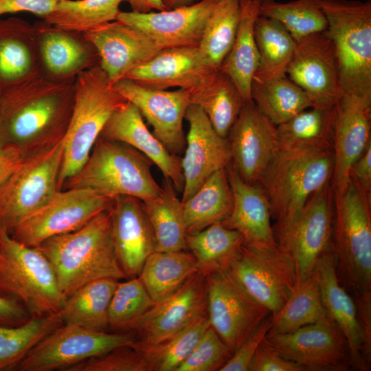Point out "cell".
Returning a JSON list of instances; mask_svg holds the SVG:
<instances>
[{
	"label": "cell",
	"mask_w": 371,
	"mask_h": 371,
	"mask_svg": "<svg viewBox=\"0 0 371 371\" xmlns=\"http://www.w3.org/2000/svg\"><path fill=\"white\" fill-rule=\"evenodd\" d=\"M154 304L138 277L118 281L109 306V327L124 332L130 323L146 313Z\"/></svg>",
	"instance_id": "47"
},
{
	"label": "cell",
	"mask_w": 371,
	"mask_h": 371,
	"mask_svg": "<svg viewBox=\"0 0 371 371\" xmlns=\"http://www.w3.org/2000/svg\"><path fill=\"white\" fill-rule=\"evenodd\" d=\"M41 75L56 82H74L77 76L99 65L93 45L83 33L57 27L43 20L34 24Z\"/></svg>",
	"instance_id": "24"
},
{
	"label": "cell",
	"mask_w": 371,
	"mask_h": 371,
	"mask_svg": "<svg viewBox=\"0 0 371 371\" xmlns=\"http://www.w3.org/2000/svg\"><path fill=\"white\" fill-rule=\"evenodd\" d=\"M182 203L187 234L225 220L233 207L226 169L212 174L190 198Z\"/></svg>",
	"instance_id": "35"
},
{
	"label": "cell",
	"mask_w": 371,
	"mask_h": 371,
	"mask_svg": "<svg viewBox=\"0 0 371 371\" xmlns=\"http://www.w3.org/2000/svg\"><path fill=\"white\" fill-rule=\"evenodd\" d=\"M196 0H162L166 10L187 5L195 2Z\"/></svg>",
	"instance_id": "57"
},
{
	"label": "cell",
	"mask_w": 371,
	"mask_h": 371,
	"mask_svg": "<svg viewBox=\"0 0 371 371\" xmlns=\"http://www.w3.org/2000/svg\"><path fill=\"white\" fill-rule=\"evenodd\" d=\"M137 341L133 331L110 333L63 324L36 345L19 364V371H64L89 358Z\"/></svg>",
	"instance_id": "12"
},
{
	"label": "cell",
	"mask_w": 371,
	"mask_h": 371,
	"mask_svg": "<svg viewBox=\"0 0 371 371\" xmlns=\"http://www.w3.org/2000/svg\"><path fill=\"white\" fill-rule=\"evenodd\" d=\"M0 293L18 299L32 317L58 313L67 297L46 257L0 227Z\"/></svg>",
	"instance_id": "7"
},
{
	"label": "cell",
	"mask_w": 371,
	"mask_h": 371,
	"mask_svg": "<svg viewBox=\"0 0 371 371\" xmlns=\"http://www.w3.org/2000/svg\"><path fill=\"white\" fill-rule=\"evenodd\" d=\"M127 2L131 8V11L139 13L166 10L162 0H128Z\"/></svg>",
	"instance_id": "56"
},
{
	"label": "cell",
	"mask_w": 371,
	"mask_h": 371,
	"mask_svg": "<svg viewBox=\"0 0 371 371\" xmlns=\"http://www.w3.org/2000/svg\"><path fill=\"white\" fill-rule=\"evenodd\" d=\"M265 341L304 371H346L352 368L346 339L330 318L287 333H267Z\"/></svg>",
	"instance_id": "14"
},
{
	"label": "cell",
	"mask_w": 371,
	"mask_h": 371,
	"mask_svg": "<svg viewBox=\"0 0 371 371\" xmlns=\"http://www.w3.org/2000/svg\"><path fill=\"white\" fill-rule=\"evenodd\" d=\"M316 271L322 304L346 339L352 368L368 370L371 338L361 325L355 301L341 285L333 249L322 258Z\"/></svg>",
	"instance_id": "23"
},
{
	"label": "cell",
	"mask_w": 371,
	"mask_h": 371,
	"mask_svg": "<svg viewBox=\"0 0 371 371\" xmlns=\"http://www.w3.org/2000/svg\"><path fill=\"white\" fill-rule=\"evenodd\" d=\"M31 317L18 299L0 293V326H18L28 322Z\"/></svg>",
	"instance_id": "53"
},
{
	"label": "cell",
	"mask_w": 371,
	"mask_h": 371,
	"mask_svg": "<svg viewBox=\"0 0 371 371\" xmlns=\"http://www.w3.org/2000/svg\"><path fill=\"white\" fill-rule=\"evenodd\" d=\"M333 107L311 106L277 126L280 148L332 146Z\"/></svg>",
	"instance_id": "41"
},
{
	"label": "cell",
	"mask_w": 371,
	"mask_h": 371,
	"mask_svg": "<svg viewBox=\"0 0 371 371\" xmlns=\"http://www.w3.org/2000/svg\"><path fill=\"white\" fill-rule=\"evenodd\" d=\"M74 101V82L42 75L1 90L0 146L25 158L54 146L66 134Z\"/></svg>",
	"instance_id": "1"
},
{
	"label": "cell",
	"mask_w": 371,
	"mask_h": 371,
	"mask_svg": "<svg viewBox=\"0 0 371 371\" xmlns=\"http://www.w3.org/2000/svg\"><path fill=\"white\" fill-rule=\"evenodd\" d=\"M112 85L119 94L137 107L153 126V133L170 152L175 155L183 152L186 144L183 121L191 104L189 91L151 89L128 78L120 79Z\"/></svg>",
	"instance_id": "19"
},
{
	"label": "cell",
	"mask_w": 371,
	"mask_h": 371,
	"mask_svg": "<svg viewBox=\"0 0 371 371\" xmlns=\"http://www.w3.org/2000/svg\"><path fill=\"white\" fill-rule=\"evenodd\" d=\"M251 100L276 126L313 106L306 93L286 75L266 80L253 78Z\"/></svg>",
	"instance_id": "38"
},
{
	"label": "cell",
	"mask_w": 371,
	"mask_h": 371,
	"mask_svg": "<svg viewBox=\"0 0 371 371\" xmlns=\"http://www.w3.org/2000/svg\"><path fill=\"white\" fill-rule=\"evenodd\" d=\"M64 371H149V368L141 352L126 345L84 360Z\"/></svg>",
	"instance_id": "49"
},
{
	"label": "cell",
	"mask_w": 371,
	"mask_h": 371,
	"mask_svg": "<svg viewBox=\"0 0 371 371\" xmlns=\"http://www.w3.org/2000/svg\"><path fill=\"white\" fill-rule=\"evenodd\" d=\"M112 201L86 188L57 190L9 234L23 245L36 247L51 237L80 228L98 214L109 210Z\"/></svg>",
	"instance_id": "11"
},
{
	"label": "cell",
	"mask_w": 371,
	"mask_h": 371,
	"mask_svg": "<svg viewBox=\"0 0 371 371\" xmlns=\"http://www.w3.org/2000/svg\"><path fill=\"white\" fill-rule=\"evenodd\" d=\"M41 75L34 25L17 17L0 19V89Z\"/></svg>",
	"instance_id": "29"
},
{
	"label": "cell",
	"mask_w": 371,
	"mask_h": 371,
	"mask_svg": "<svg viewBox=\"0 0 371 371\" xmlns=\"http://www.w3.org/2000/svg\"><path fill=\"white\" fill-rule=\"evenodd\" d=\"M62 0H0V16L27 12L44 19Z\"/></svg>",
	"instance_id": "52"
},
{
	"label": "cell",
	"mask_w": 371,
	"mask_h": 371,
	"mask_svg": "<svg viewBox=\"0 0 371 371\" xmlns=\"http://www.w3.org/2000/svg\"><path fill=\"white\" fill-rule=\"evenodd\" d=\"M36 247L48 260L66 297L95 280L128 279L115 254L109 209L80 228L51 237Z\"/></svg>",
	"instance_id": "3"
},
{
	"label": "cell",
	"mask_w": 371,
	"mask_h": 371,
	"mask_svg": "<svg viewBox=\"0 0 371 371\" xmlns=\"http://www.w3.org/2000/svg\"><path fill=\"white\" fill-rule=\"evenodd\" d=\"M343 93L371 95V0H319Z\"/></svg>",
	"instance_id": "8"
},
{
	"label": "cell",
	"mask_w": 371,
	"mask_h": 371,
	"mask_svg": "<svg viewBox=\"0 0 371 371\" xmlns=\"http://www.w3.org/2000/svg\"><path fill=\"white\" fill-rule=\"evenodd\" d=\"M155 240V251L186 250L183 207L172 181L164 178L159 194L142 201Z\"/></svg>",
	"instance_id": "33"
},
{
	"label": "cell",
	"mask_w": 371,
	"mask_h": 371,
	"mask_svg": "<svg viewBox=\"0 0 371 371\" xmlns=\"http://www.w3.org/2000/svg\"><path fill=\"white\" fill-rule=\"evenodd\" d=\"M210 326L234 352L271 313L253 300L227 270L205 276Z\"/></svg>",
	"instance_id": "15"
},
{
	"label": "cell",
	"mask_w": 371,
	"mask_h": 371,
	"mask_svg": "<svg viewBox=\"0 0 371 371\" xmlns=\"http://www.w3.org/2000/svg\"><path fill=\"white\" fill-rule=\"evenodd\" d=\"M189 124L186 150L181 159L184 179L181 201L190 198L214 172L232 161L227 138L219 135L203 110L191 104L185 114Z\"/></svg>",
	"instance_id": "21"
},
{
	"label": "cell",
	"mask_w": 371,
	"mask_h": 371,
	"mask_svg": "<svg viewBox=\"0 0 371 371\" xmlns=\"http://www.w3.org/2000/svg\"><path fill=\"white\" fill-rule=\"evenodd\" d=\"M329 318L322 304L317 271L297 281L280 310L272 315L268 334H283Z\"/></svg>",
	"instance_id": "39"
},
{
	"label": "cell",
	"mask_w": 371,
	"mask_h": 371,
	"mask_svg": "<svg viewBox=\"0 0 371 371\" xmlns=\"http://www.w3.org/2000/svg\"><path fill=\"white\" fill-rule=\"evenodd\" d=\"M118 281L98 279L76 290L58 312L63 323L105 331L109 327V306Z\"/></svg>",
	"instance_id": "37"
},
{
	"label": "cell",
	"mask_w": 371,
	"mask_h": 371,
	"mask_svg": "<svg viewBox=\"0 0 371 371\" xmlns=\"http://www.w3.org/2000/svg\"><path fill=\"white\" fill-rule=\"evenodd\" d=\"M152 164L131 146L99 136L85 164L62 189L86 188L111 199L125 195L144 201L161 191Z\"/></svg>",
	"instance_id": "6"
},
{
	"label": "cell",
	"mask_w": 371,
	"mask_h": 371,
	"mask_svg": "<svg viewBox=\"0 0 371 371\" xmlns=\"http://www.w3.org/2000/svg\"><path fill=\"white\" fill-rule=\"evenodd\" d=\"M217 70L198 47H173L159 50L124 78L155 89L191 91Z\"/></svg>",
	"instance_id": "26"
},
{
	"label": "cell",
	"mask_w": 371,
	"mask_h": 371,
	"mask_svg": "<svg viewBox=\"0 0 371 371\" xmlns=\"http://www.w3.org/2000/svg\"><path fill=\"white\" fill-rule=\"evenodd\" d=\"M349 178L371 199V143L352 165Z\"/></svg>",
	"instance_id": "54"
},
{
	"label": "cell",
	"mask_w": 371,
	"mask_h": 371,
	"mask_svg": "<svg viewBox=\"0 0 371 371\" xmlns=\"http://www.w3.org/2000/svg\"><path fill=\"white\" fill-rule=\"evenodd\" d=\"M227 138L231 164L245 181L257 184L280 150L277 126L251 101L243 106Z\"/></svg>",
	"instance_id": "18"
},
{
	"label": "cell",
	"mask_w": 371,
	"mask_h": 371,
	"mask_svg": "<svg viewBox=\"0 0 371 371\" xmlns=\"http://www.w3.org/2000/svg\"><path fill=\"white\" fill-rule=\"evenodd\" d=\"M63 324L58 313L31 317L18 326H0V371L16 370L36 345Z\"/></svg>",
	"instance_id": "42"
},
{
	"label": "cell",
	"mask_w": 371,
	"mask_h": 371,
	"mask_svg": "<svg viewBox=\"0 0 371 371\" xmlns=\"http://www.w3.org/2000/svg\"><path fill=\"white\" fill-rule=\"evenodd\" d=\"M333 188L331 180L314 192L286 235L278 243L292 256L297 281L310 276L333 249Z\"/></svg>",
	"instance_id": "13"
},
{
	"label": "cell",
	"mask_w": 371,
	"mask_h": 371,
	"mask_svg": "<svg viewBox=\"0 0 371 371\" xmlns=\"http://www.w3.org/2000/svg\"><path fill=\"white\" fill-rule=\"evenodd\" d=\"M245 243L239 232L225 227L221 222L186 236L187 249L194 257L199 272L205 277L227 270Z\"/></svg>",
	"instance_id": "34"
},
{
	"label": "cell",
	"mask_w": 371,
	"mask_h": 371,
	"mask_svg": "<svg viewBox=\"0 0 371 371\" xmlns=\"http://www.w3.org/2000/svg\"><path fill=\"white\" fill-rule=\"evenodd\" d=\"M240 16V0H218L204 27L199 49L219 69L236 35Z\"/></svg>",
	"instance_id": "43"
},
{
	"label": "cell",
	"mask_w": 371,
	"mask_h": 371,
	"mask_svg": "<svg viewBox=\"0 0 371 371\" xmlns=\"http://www.w3.org/2000/svg\"><path fill=\"white\" fill-rule=\"evenodd\" d=\"M198 271L190 252L155 251L146 258L138 278L156 303L175 292Z\"/></svg>",
	"instance_id": "36"
},
{
	"label": "cell",
	"mask_w": 371,
	"mask_h": 371,
	"mask_svg": "<svg viewBox=\"0 0 371 371\" xmlns=\"http://www.w3.org/2000/svg\"><path fill=\"white\" fill-rule=\"evenodd\" d=\"M63 158V139L25 157L0 186V227L9 233L57 190Z\"/></svg>",
	"instance_id": "10"
},
{
	"label": "cell",
	"mask_w": 371,
	"mask_h": 371,
	"mask_svg": "<svg viewBox=\"0 0 371 371\" xmlns=\"http://www.w3.org/2000/svg\"><path fill=\"white\" fill-rule=\"evenodd\" d=\"M272 315H268L244 340L219 371H248L250 362L269 333Z\"/></svg>",
	"instance_id": "50"
},
{
	"label": "cell",
	"mask_w": 371,
	"mask_h": 371,
	"mask_svg": "<svg viewBox=\"0 0 371 371\" xmlns=\"http://www.w3.org/2000/svg\"><path fill=\"white\" fill-rule=\"evenodd\" d=\"M1 89H0V95H1Z\"/></svg>",
	"instance_id": "58"
},
{
	"label": "cell",
	"mask_w": 371,
	"mask_h": 371,
	"mask_svg": "<svg viewBox=\"0 0 371 371\" xmlns=\"http://www.w3.org/2000/svg\"><path fill=\"white\" fill-rule=\"evenodd\" d=\"M248 371H304L297 363L286 359L265 341L255 352Z\"/></svg>",
	"instance_id": "51"
},
{
	"label": "cell",
	"mask_w": 371,
	"mask_h": 371,
	"mask_svg": "<svg viewBox=\"0 0 371 371\" xmlns=\"http://www.w3.org/2000/svg\"><path fill=\"white\" fill-rule=\"evenodd\" d=\"M260 0H240V21L233 45L219 69L234 82L246 102H251V85L258 65L254 26Z\"/></svg>",
	"instance_id": "31"
},
{
	"label": "cell",
	"mask_w": 371,
	"mask_h": 371,
	"mask_svg": "<svg viewBox=\"0 0 371 371\" xmlns=\"http://www.w3.org/2000/svg\"><path fill=\"white\" fill-rule=\"evenodd\" d=\"M83 34L96 49L99 65L112 85L161 50L143 32L119 20Z\"/></svg>",
	"instance_id": "27"
},
{
	"label": "cell",
	"mask_w": 371,
	"mask_h": 371,
	"mask_svg": "<svg viewBox=\"0 0 371 371\" xmlns=\"http://www.w3.org/2000/svg\"><path fill=\"white\" fill-rule=\"evenodd\" d=\"M233 194V207L229 215L221 223L239 232L246 243L276 242L271 224L267 199L258 184L245 181L231 163L226 167Z\"/></svg>",
	"instance_id": "30"
},
{
	"label": "cell",
	"mask_w": 371,
	"mask_h": 371,
	"mask_svg": "<svg viewBox=\"0 0 371 371\" xmlns=\"http://www.w3.org/2000/svg\"><path fill=\"white\" fill-rule=\"evenodd\" d=\"M210 326L207 314H205L159 344L141 346L135 342L133 346L144 357L149 371H176Z\"/></svg>",
	"instance_id": "46"
},
{
	"label": "cell",
	"mask_w": 371,
	"mask_h": 371,
	"mask_svg": "<svg viewBox=\"0 0 371 371\" xmlns=\"http://www.w3.org/2000/svg\"><path fill=\"white\" fill-rule=\"evenodd\" d=\"M334 168L331 183L344 188L350 169L371 143V95L342 93L333 106Z\"/></svg>",
	"instance_id": "22"
},
{
	"label": "cell",
	"mask_w": 371,
	"mask_h": 371,
	"mask_svg": "<svg viewBox=\"0 0 371 371\" xmlns=\"http://www.w3.org/2000/svg\"><path fill=\"white\" fill-rule=\"evenodd\" d=\"M332 146L280 148L257 183L265 193L276 241L291 229L311 195L332 179Z\"/></svg>",
	"instance_id": "2"
},
{
	"label": "cell",
	"mask_w": 371,
	"mask_h": 371,
	"mask_svg": "<svg viewBox=\"0 0 371 371\" xmlns=\"http://www.w3.org/2000/svg\"><path fill=\"white\" fill-rule=\"evenodd\" d=\"M333 205L338 277L356 298L371 300V199L350 179L344 188H333Z\"/></svg>",
	"instance_id": "4"
},
{
	"label": "cell",
	"mask_w": 371,
	"mask_h": 371,
	"mask_svg": "<svg viewBox=\"0 0 371 371\" xmlns=\"http://www.w3.org/2000/svg\"><path fill=\"white\" fill-rule=\"evenodd\" d=\"M189 92L191 104L200 107L217 133L227 138L247 103L233 80L218 69Z\"/></svg>",
	"instance_id": "32"
},
{
	"label": "cell",
	"mask_w": 371,
	"mask_h": 371,
	"mask_svg": "<svg viewBox=\"0 0 371 371\" xmlns=\"http://www.w3.org/2000/svg\"><path fill=\"white\" fill-rule=\"evenodd\" d=\"M74 87V109L63 139L58 190L83 166L109 117L127 101L114 89L100 65L80 73Z\"/></svg>",
	"instance_id": "5"
},
{
	"label": "cell",
	"mask_w": 371,
	"mask_h": 371,
	"mask_svg": "<svg viewBox=\"0 0 371 371\" xmlns=\"http://www.w3.org/2000/svg\"><path fill=\"white\" fill-rule=\"evenodd\" d=\"M101 137L125 143L148 157L170 180L177 191L182 192L184 179L181 159L170 152L147 128L137 107L126 101L109 117Z\"/></svg>",
	"instance_id": "28"
},
{
	"label": "cell",
	"mask_w": 371,
	"mask_h": 371,
	"mask_svg": "<svg viewBox=\"0 0 371 371\" xmlns=\"http://www.w3.org/2000/svg\"><path fill=\"white\" fill-rule=\"evenodd\" d=\"M286 76L306 93L313 106H334L343 92L336 51L326 31L296 41Z\"/></svg>",
	"instance_id": "16"
},
{
	"label": "cell",
	"mask_w": 371,
	"mask_h": 371,
	"mask_svg": "<svg viewBox=\"0 0 371 371\" xmlns=\"http://www.w3.org/2000/svg\"><path fill=\"white\" fill-rule=\"evenodd\" d=\"M124 1L128 0H62L42 20L63 30L86 33L117 20Z\"/></svg>",
	"instance_id": "44"
},
{
	"label": "cell",
	"mask_w": 371,
	"mask_h": 371,
	"mask_svg": "<svg viewBox=\"0 0 371 371\" xmlns=\"http://www.w3.org/2000/svg\"><path fill=\"white\" fill-rule=\"evenodd\" d=\"M23 159L17 150L0 146V186L17 168Z\"/></svg>",
	"instance_id": "55"
},
{
	"label": "cell",
	"mask_w": 371,
	"mask_h": 371,
	"mask_svg": "<svg viewBox=\"0 0 371 371\" xmlns=\"http://www.w3.org/2000/svg\"><path fill=\"white\" fill-rule=\"evenodd\" d=\"M244 291L273 315L296 282L294 260L277 242L246 243L227 269Z\"/></svg>",
	"instance_id": "9"
},
{
	"label": "cell",
	"mask_w": 371,
	"mask_h": 371,
	"mask_svg": "<svg viewBox=\"0 0 371 371\" xmlns=\"http://www.w3.org/2000/svg\"><path fill=\"white\" fill-rule=\"evenodd\" d=\"M233 352L210 326L192 352L176 371L220 370Z\"/></svg>",
	"instance_id": "48"
},
{
	"label": "cell",
	"mask_w": 371,
	"mask_h": 371,
	"mask_svg": "<svg viewBox=\"0 0 371 371\" xmlns=\"http://www.w3.org/2000/svg\"><path fill=\"white\" fill-rule=\"evenodd\" d=\"M109 212L118 263L128 278L138 277L146 258L155 251L154 234L142 201L130 196H116Z\"/></svg>",
	"instance_id": "25"
},
{
	"label": "cell",
	"mask_w": 371,
	"mask_h": 371,
	"mask_svg": "<svg viewBox=\"0 0 371 371\" xmlns=\"http://www.w3.org/2000/svg\"><path fill=\"white\" fill-rule=\"evenodd\" d=\"M254 35L258 52V65L253 78L266 80L286 75L296 41L277 21L260 15Z\"/></svg>",
	"instance_id": "40"
},
{
	"label": "cell",
	"mask_w": 371,
	"mask_h": 371,
	"mask_svg": "<svg viewBox=\"0 0 371 371\" xmlns=\"http://www.w3.org/2000/svg\"><path fill=\"white\" fill-rule=\"evenodd\" d=\"M260 15L279 22L295 41L323 32L328 26L319 0H260Z\"/></svg>",
	"instance_id": "45"
},
{
	"label": "cell",
	"mask_w": 371,
	"mask_h": 371,
	"mask_svg": "<svg viewBox=\"0 0 371 371\" xmlns=\"http://www.w3.org/2000/svg\"><path fill=\"white\" fill-rule=\"evenodd\" d=\"M218 0H201L172 9L139 13L120 11L117 20L143 32L159 49L199 47Z\"/></svg>",
	"instance_id": "20"
},
{
	"label": "cell",
	"mask_w": 371,
	"mask_h": 371,
	"mask_svg": "<svg viewBox=\"0 0 371 371\" xmlns=\"http://www.w3.org/2000/svg\"><path fill=\"white\" fill-rule=\"evenodd\" d=\"M205 314V277L198 271L175 292L155 303L146 313L130 323L124 332L133 331L139 345H154L171 337Z\"/></svg>",
	"instance_id": "17"
}]
</instances>
